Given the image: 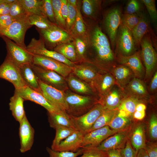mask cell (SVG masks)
Wrapping results in <instances>:
<instances>
[{"label": "cell", "mask_w": 157, "mask_h": 157, "mask_svg": "<svg viewBox=\"0 0 157 157\" xmlns=\"http://www.w3.org/2000/svg\"><path fill=\"white\" fill-rule=\"evenodd\" d=\"M89 53L86 62L98 68L110 72L117 65L115 54L106 35L97 23L92 25L88 30Z\"/></svg>", "instance_id": "obj_1"}, {"label": "cell", "mask_w": 157, "mask_h": 157, "mask_svg": "<svg viewBox=\"0 0 157 157\" xmlns=\"http://www.w3.org/2000/svg\"><path fill=\"white\" fill-rule=\"evenodd\" d=\"M67 106V113L70 116H81L90 110L99 103V99L92 96L80 95L67 90L65 91Z\"/></svg>", "instance_id": "obj_2"}, {"label": "cell", "mask_w": 157, "mask_h": 157, "mask_svg": "<svg viewBox=\"0 0 157 157\" xmlns=\"http://www.w3.org/2000/svg\"><path fill=\"white\" fill-rule=\"evenodd\" d=\"M31 26L28 16L26 15L15 19L8 27L0 28V36H4L14 41L17 44L26 49L24 43L25 35Z\"/></svg>", "instance_id": "obj_3"}, {"label": "cell", "mask_w": 157, "mask_h": 157, "mask_svg": "<svg viewBox=\"0 0 157 157\" xmlns=\"http://www.w3.org/2000/svg\"><path fill=\"white\" fill-rule=\"evenodd\" d=\"M140 51L145 67V79L149 80L155 70L157 65V55L154 48L151 34L148 33L143 37L140 43Z\"/></svg>", "instance_id": "obj_4"}, {"label": "cell", "mask_w": 157, "mask_h": 157, "mask_svg": "<svg viewBox=\"0 0 157 157\" xmlns=\"http://www.w3.org/2000/svg\"><path fill=\"white\" fill-rule=\"evenodd\" d=\"M122 15L120 8L115 6L108 10L104 17V27L109 38L113 51L115 47L116 38L118 30L121 24Z\"/></svg>", "instance_id": "obj_5"}, {"label": "cell", "mask_w": 157, "mask_h": 157, "mask_svg": "<svg viewBox=\"0 0 157 157\" xmlns=\"http://www.w3.org/2000/svg\"><path fill=\"white\" fill-rule=\"evenodd\" d=\"M117 53L125 56L134 53L137 51L131 31L121 24L115 40Z\"/></svg>", "instance_id": "obj_6"}, {"label": "cell", "mask_w": 157, "mask_h": 157, "mask_svg": "<svg viewBox=\"0 0 157 157\" xmlns=\"http://www.w3.org/2000/svg\"><path fill=\"white\" fill-rule=\"evenodd\" d=\"M36 29L45 43L52 48L73 40L72 36L69 33L56 24L47 29H41L37 28Z\"/></svg>", "instance_id": "obj_7"}, {"label": "cell", "mask_w": 157, "mask_h": 157, "mask_svg": "<svg viewBox=\"0 0 157 157\" xmlns=\"http://www.w3.org/2000/svg\"><path fill=\"white\" fill-rule=\"evenodd\" d=\"M105 108L99 102L84 114L77 117L71 116L75 129L84 135L88 133Z\"/></svg>", "instance_id": "obj_8"}, {"label": "cell", "mask_w": 157, "mask_h": 157, "mask_svg": "<svg viewBox=\"0 0 157 157\" xmlns=\"http://www.w3.org/2000/svg\"><path fill=\"white\" fill-rule=\"evenodd\" d=\"M1 37L6 45V56L19 67L26 64L33 63V54L6 37Z\"/></svg>", "instance_id": "obj_9"}, {"label": "cell", "mask_w": 157, "mask_h": 157, "mask_svg": "<svg viewBox=\"0 0 157 157\" xmlns=\"http://www.w3.org/2000/svg\"><path fill=\"white\" fill-rule=\"evenodd\" d=\"M0 78L12 83L15 89L27 86L22 77L19 67L7 56L0 65Z\"/></svg>", "instance_id": "obj_10"}, {"label": "cell", "mask_w": 157, "mask_h": 157, "mask_svg": "<svg viewBox=\"0 0 157 157\" xmlns=\"http://www.w3.org/2000/svg\"><path fill=\"white\" fill-rule=\"evenodd\" d=\"M26 49L33 54L42 55L49 57L71 67H74L76 64L68 60L56 51L47 49L45 47L44 40L41 37L38 40L35 38H32L28 44L26 46Z\"/></svg>", "instance_id": "obj_11"}, {"label": "cell", "mask_w": 157, "mask_h": 157, "mask_svg": "<svg viewBox=\"0 0 157 157\" xmlns=\"http://www.w3.org/2000/svg\"><path fill=\"white\" fill-rule=\"evenodd\" d=\"M32 68L38 78L46 84L65 91L69 89L65 78L57 73L32 64Z\"/></svg>", "instance_id": "obj_12"}, {"label": "cell", "mask_w": 157, "mask_h": 157, "mask_svg": "<svg viewBox=\"0 0 157 157\" xmlns=\"http://www.w3.org/2000/svg\"><path fill=\"white\" fill-rule=\"evenodd\" d=\"M38 81L41 92L49 101L58 109L66 112L65 91L48 85L39 79Z\"/></svg>", "instance_id": "obj_13"}, {"label": "cell", "mask_w": 157, "mask_h": 157, "mask_svg": "<svg viewBox=\"0 0 157 157\" xmlns=\"http://www.w3.org/2000/svg\"><path fill=\"white\" fill-rule=\"evenodd\" d=\"M33 64L56 72L65 78L72 73L73 68L56 60L40 55L33 54Z\"/></svg>", "instance_id": "obj_14"}, {"label": "cell", "mask_w": 157, "mask_h": 157, "mask_svg": "<svg viewBox=\"0 0 157 157\" xmlns=\"http://www.w3.org/2000/svg\"><path fill=\"white\" fill-rule=\"evenodd\" d=\"M121 90L125 97L133 98L142 102L151 98L144 81L135 77Z\"/></svg>", "instance_id": "obj_15"}, {"label": "cell", "mask_w": 157, "mask_h": 157, "mask_svg": "<svg viewBox=\"0 0 157 157\" xmlns=\"http://www.w3.org/2000/svg\"><path fill=\"white\" fill-rule=\"evenodd\" d=\"M16 93L24 100H29L41 106L47 110L48 113H51L60 110L50 103L41 92H38L26 86L15 89Z\"/></svg>", "instance_id": "obj_16"}, {"label": "cell", "mask_w": 157, "mask_h": 157, "mask_svg": "<svg viewBox=\"0 0 157 157\" xmlns=\"http://www.w3.org/2000/svg\"><path fill=\"white\" fill-rule=\"evenodd\" d=\"M115 56L117 63L130 69L135 77L142 80L144 76L145 69L142 62L140 51L129 56H123L118 53Z\"/></svg>", "instance_id": "obj_17"}, {"label": "cell", "mask_w": 157, "mask_h": 157, "mask_svg": "<svg viewBox=\"0 0 157 157\" xmlns=\"http://www.w3.org/2000/svg\"><path fill=\"white\" fill-rule=\"evenodd\" d=\"M120 131L112 130L107 125L90 131L84 135L81 148L88 147H97L107 138Z\"/></svg>", "instance_id": "obj_18"}, {"label": "cell", "mask_w": 157, "mask_h": 157, "mask_svg": "<svg viewBox=\"0 0 157 157\" xmlns=\"http://www.w3.org/2000/svg\"><path fill=\"white\" fill-rule=\"evenodd\" d=\"M115 84V80L112 74L110 72L102 70L91 87L100 99L108 93Z\"/></svg>", "instance_id": "obj_19"}, {"label": "cell", "mask_w": 157, "mask_h": 157, "mask_svg": "<svg viewBox=\"0 0 157 157\" xmlns=\"http://www.w3.org/2000/svg\"><path fill=\"white\" fill-rule=\"evenodd\" d=\"M20 151L24 153L31 148L34 141L35 131L29 122L26 115L19 123Z\"/></svg>", "instance_id": "obj_20"}, {"label": "cell", "mask_w": 157, "mask_h": 157, "mask_svg": "<svg viewBox=\"0 0 157 157\" xmlns=\"http://www.w3.org/2000/svg\"><path fill=\"white\" fill-rule=\"evenodd\" d=\"M102 70L90 63L84 62L79 64H76L73 67L72 73L91 86Z\"/></svg>", "instance_id": "obj_21"}, {"label": "cell", "mask_w": 157, "mask_h": 157, "mask_svg": "<svg viewBox=\"0 0 157 157\" xmlns=\"http://www.w3.org/2000/svg\"><path fill=\"white\" fill-rule=\"evenodd\" d=\"M84 135L76 130L61 141L53 150L59 151L76 152L81 148Z\"/></svg>", "instance_id": "obj_22"}, {"label": "cell", "mask_w": 157, "mask_h": 157, "mask_svg": "<svg viewBox=\"0 0 157 157\" xmlns=\"http://www.w3.org/2000/svg\"><path fill=\"white\" fill-rule=\"evenodd\" d=\"M110 72L113 76L116 84L122 90L134 77V74L128 67L122 65H117Z\"/></svg>", "instance_id": "obj_23"}, {"label": "cell", "mask_w": 157, "mask_h": 157, "mask_svg": "<svg viewBox=\"0 0 157 157\" xmlns=\"http://www.w3.org/2000/svg\"><path fill=\"white\" fill-rule=\"evenodd\" d=\"M69 88L74 92L86 96L95 97L96 95L91 86L72 73L65 78Z\"/></svg>", "instance_id": "obj_24"}, {"label": "cell", "mask_w": 157, "mask_h": 157, "mask_svg": "<svg viewBox=\"0 0 157 157\" xmlns=\"http://www.w3.org/2000/svg\"><path fill=\"white\" fill-rule=\"evenodd\" d=\"M48 119L50 126L54 129L64 126L75 129L71 116L65 111L59 110L48 113Z\"/></svg>", "instance_id": "obj_25"}, {"label": "cell", "mask_w": 157, "mask_h": 157, "mask_svg": "<svg viewBox=\"0 0 157 157\" xmlns=\"http://www.w3.org/2000/svg\"><path fill=\"white\" fill-rule=\"evenodd\" d=\"M126 137L125 132H119L107 138L97 147L99 150L105 152L113 149H121L123 148V144Z\"/></svg>", "instance_id": "obj_26"}, {"label": "cell", "mask_w": 157, "mask_h": 157, "mask_svg": "<svg viewBox=\"0 0 157 157\" xmlns=\"http://www.w3.org/2000/svg\"><path fill=\"white\" fill-rule=\"evenodd\" d=\"M131 32L137 49L140 48L141 40L146 34L150 33L153 37L155 36L150 27L148 20L143 14L139 23L131 31Z\"/></svg>", "instance_id": "obj_27"}, {"label": "cell", "mask_w": 157, "mask_h": 157, "mask_svg": "<svg viewBox=\"0 0 157 157\" xmlns=\"http://www.w3.org/2000/svg\"><path fill=\"white\" fill-rule=\"evenodd\" d=\"M32 64H26L19 67L21 76L27 86L41 92L38 78L32 68Z\"/></svg>", "instance_id": "obj_28"}, {"label": "cell", "mask_w": 157, "mask_h": 157, "mask_svg": "<svg viewBox=\"0 0 157 157\" xmlns=\"http://www.w3.org/2000/svg\"><path fill=\"white\" fill-rule=\"evenodd\" d=\"M81 1H78L76 20L69 33L72 37H79L88 39V30L83 20L81 13Z\"/></svg>", "instance_id": "obj_29"}, {"label": "cell", "mask_w": 157, "mask_h": 157, "mask_svg": "<svg viewBox=\"0 0 157 157\" xmlns=\"http://www.w3.org/2000/svg\"><path fill=\"white\" fill-rule=\"evenodd\" d=\"M122 93L116 88H113L108 93L99 99V102L105 108L114 110L118 108L122 99Z\"/></svg>", "instance_id": "obj_30"}, {"label": "cell", "mask_w": 157, "mask_h": 157, "mask_svg": "<svg viewBox=\"0 0 157 157\" xmlns=\"http://www.w3.org/2000/svg\"><path fill=\"white\" fill-rule=\"evenodd\" d=\"M24 100L14 93L10 99L9 104L10 110L15 120L19 123L26 115L24 106Z\"/></svg>", "instance_id": "obj_31"}, {"label": "cell", "mask_w": 157, "mask_h": 157, "mask_svg": "<svg viewBox=\"0 0 157 157\" xmlns=\"http://www.w3.org/2000/svg\"><path fill=\"white\" fill-rule=\"evenodd\" d=\"M142 103L138 100L130 97H125L123 99L118 107V115L129 118L135 110L137 104Z\"/></svg>", "instance_id": "obj_32"}, {"label": "cell", "mask_w": 157, "mask_h": 157, "mask_svg": "<svg viewBox=\"0 0 157 157\" xmlns=\"http://www.w3.org/2000/svg\"><path fill=\"white\" fill-rule=\"evenodd\" d=\"M53 50L72 62L76 63L78 62L73 41L60 44L54 47Z\"/></svg>", "instance_id": "obj_33"}, {"label": "cell", "mask_w": 157, "mask_h": 157, "mask_svg": "<svg viewBox=\"0 0 157 157\" xmlns=\"http://www.w3.org/2000/svg\"><path fill=\"white\" fill-rule=\"evenodd\" d=\"M82 12L86 17L95 18L100 12L102 1L83 0L81 1Z\"/></svg>", "instance_id": "obj_34"}, {"label": "cell", "mask_w": 157, "mask_h": 157, "mask_svg": "<svg viewBox=\"0 0 157 157\" xmlns=\"http://www.w3.org/2000/svg\"><path fill=\"white\" fill-rule=\"evenodd\" d=\"M118 112V110L117 109L109 110L105 108L97 118L88 132L108 125Z\"/></svg>", "instance_id": "obj_35"}, {"label": "cell", "mask_w": 157, "mask_h": 157, "mask_svg": "<svg viewBox=\"0 0 157 157\" xmlns=\"http://www.w3.org/2000/svg\"><path fill=\"white\" fill-rule=\"evenodd\" d=\"M131 142L136 153L141 149H145V136L142 125L138 126L134 131L131 138Z\"/></svg>", "instance_id": "obj_36"}, {"label": "cell", "mask_w": 157, "mask_h": 157, "mask_svg": "<svg viewBox=\"0 0 157 157\" xmlns=\"http://www.w3.org/2000/svg\"><path fill=\"white\" fill-rule=\"evenodd\" d=\"M20 0L28 16L31 15H38L45 17L42 10L43 0Z\"/></svg>", "instance_id": "obj_37"}, {"label": "cell", "mask_w": 157, "mask_h": 157, "mask_svg": "<svg viewBox=\"0 0 157 157\" xmlns=\"http://www.w3.org/2000/svg\"><path fill=\"white\" fill-rule=\"evenodd\" d=\"M74 43L78 62H86V53L88 47V39L73 37Z\"/></svg>", "instance_id": "obj_38"}, {"label": "cell", "mask_w": 157, "mask_h": 157, "mask_svg": "<svg viewBox=\"0 0 157 157\" xmlns=\"http://www.w3.org/2000/svg\"><path fill=\"white\" fill-rule=\"evenodd\" d=\"M55 129L56 135L51 148L53 150H54L61 141L76 131L74 129L64 126H58Z\"/></svg>", "instance_id": "obj_39"}, {"label": "cell", "mask_w": 157, "mask_h": 157, "mask_svg": "<svg viewBox=\"0 0 157 157\" xmlns=\"http://www.w3.org/2000/svg\"><path fill=\"white\" fill-rule=\"evenodd\" d=\"M30 24L35 25L37 28L46 29L52 26L54 24L46 17L40 15H31L28 16Z\"/></svg>", "instance_id": "obj_40"}, {"label": "cell", "mask_w": 157, "mask_h": 157, "mask_svg": "<svg viewBox=\"0 0 157 157\" xmlns=\"http://www.w3.org/2000/svg\"><path fill=\"white\" fill-rule=\"evenodd\" d=\"M142 15L141 13L132 14H122L121 24L131 31L139 23Z\"/></svg>", "instance_id": "obj_41"}, {"label": "cell", "mask_w": 157, "mask_h": 157, "mask_svg": "<svg viewBox=\"0 0 157 157\" xmlns=\"http://www.w3.org/2000/svg\"><path fill=\"white\" fill-rule=\"evenodd\" d=\"M56 24L62 29L66 30V23L63 18L61 12V0H51Z\"/></svg>", "instance_id": "obj_42"}, {"label": "cell", "mask_w": 157, "mask_h": 157, "mask_svg": "<svg viewBox=\"0 0 157 157\" xmlns=\"http://www.w3.org/2000/svg\"><path fill=\"white\" fill-rule=\"evenodd\" d=\"M9 14L14 19L27 15L20 0H15L11 4Z\"/></svg>", "instance_id": "obj_43"}, {"label": "cell", "mask_w": 157, "mask_h": 157, "mask_svg": "<svg viewBox=\"0 0 157 157\" xmlns=\"http://www.w3.org/2000/svg\"><path fill=\"white\" fill-rule=\"evenodd\" d=\"M129 122V118L119 116L117 113L111 119L108 126L113 130H120L127 126Z\"/></svg>", "instance_id": "obj_44"}, {"label": "cell", "mask_w": 157, "mask_h": 157, "mask_svg": "<svg viewBox=\"0 0 157 157\" xmlns=\"http://www.w3.org/2000/svg\"><path fill=\"white\" fill-rule=\"evenodd\" d=\"M46 150L49 157H77L82 155L83 152L82 148L76 152L59 151L53 150L48 147H47Z\"/></svg>", "instance_id": "obj_45"}, {"label": "cell", "mask_w": 157, "mask_h": 157, "mask_svg": "<svg viewBox=\"0 0 157 157\" xmlns=\"http://www.w3.org/2000/svg\"><path fill=\"white\" fill-rule=\"evenodd\" d=\"M82 148L83 152L80 157H107L106 152L99 150L97 147H88Z\"/></svg>", "instance_id": "obj_46"}, {"label": "cell", "mask_w": 157, "mask_h": 157, "mask_svg": "<svg viewBox=\"0 0 157 157\" xmlns=\"http://www.w3.org/2000/svg\"><path fill=\"white\" fill-rule=\"evenodd\" d=\"M42 10L44 16L51 22L56 24L51 0H43Z\"/></svg>", "instance_id": "obj_47"}, {"label": "cell", "mask_w": 157, "mask_h": 157, "mask_svg": "<svg viewBox=\"0 0 157 157\" xmlns=\"http://www.w3.org/2000/svg\"><path fill=\"white\" fill-rule=\"evenodd\" d=\"M67 5L68 9V15L66 22V31L69 33L75 22L77 11L76 8L68 2Z\"/></svg>", "instance_id": "obj_48"}, {"label": "cell", "mask_w": 157, "mask_h": 157, "mask_svg": "<svg viewBox=\"0 0 157 157\" xmlns=\"http://www.w3.org/2000/svg\"><path fill=\"white\" fill-rule=\"evenodd\" d=\"M141 2L145 6L152 22L154 23L156 22L157 20V11L155 1L142 0Z\"/></svg>", "instance_id": "obj_49"}, {"label": "cell", "mask_w": 157, "mask_h": 157, "mask_svg": "<svg viewBox=\"0 0 157 157\" xmlns=\"http://www.w3.org/2000/svg\"><path fill=\"white\" fill-rule=\"evenodd\" d=\"M141 3L137 0H131L128 3L125 10V14H132L140 13Z\"/></svg>", "instance_id": "obj_50"}, {"label": "cell", "mask_w": 157, "mask_h": 157, "mask_svg": "<svg viewBox=\"0 0 157 157\" xmlns=\"http://www.w3.org/2000/svg\"><path fill=\"white\" fill-rule=\"evenodd\" d=\"M149 132L151 138L156 140L157 138V117L154 113L151 115L150 119Z\"/></svg>", "instance_id": "obj_51"}, {"label": "cell", "mask_w": 157, "mask_h": 157, "mask_svg": "<svg viewBox=\"0 0 157 157\" xmlns=\"http://www.w3.org/2000/svg\"><path fill=\"white\" fill-rule=\"evenodd\" d=\"M121 151L122 157H135L136 154L129 140H127L125 146L121 149Z\"/></svg>", "instance_id": "obj_52"}, {"label": "cell", "mask_w": 157, "mask_h": 157, "mask_svg": "<svg viewBox=\"0 0 157 157\" xmlns=\"http://www.w3.org/2000/svg\"><path fill=\"white\" fill-rule=\"evenodd\" d=\"M15 19H13L9 14L0 16V28L8 27Z\"/></svg>", "instance_id": "obj_53"}, {"label": "cell", "mask_w": 157, "mask_h": 157, "mask_svg": "<svg viewBox=\"0 0 157 157\" xmlns=\"http://www.w3.org/2000/svg\"><path fill=\"white\" fill-rule=\"evenodd\" d=\"M145 149L149 157H157V146L156 144H146Z\"/></svg>", "instance_id": "obj_54"}, {"label": "cell", "mask_w": 157, "mask_h": 157, "mask_svg": "<svg viewBox=\"0 0 157 157\" xmlns=\"http://www.w3.org/2000/svg\"><path fill=\"white\" fill-rule=\"evenodd\" d=\"M61 12L62 15L63 19L66 22L68 15L67 0H61Z\"/></svg>", "instance_id": "obj_55"}, {"label": "cell", "mask_w": 157, "mask_h": 157, "mask_svg": "<svg viewBox=\"0 0 157 157\" xmlns=\"http://www.w3.org/2000/svg\"><path fill=\"white\" fill-rule=\"evenodd\" d=\"M11 3L5 2L0 4V16L9 14Z\"/></svg>", "instance_id": "obj_56"}, {"label": "cell", "mask_w": 157, "mask_h": 157, "mask_svg": "<svg viewBox=\"0 0 157 157\" xmlns=\"http://www.w3.org/2000/svg\"><path fill=\"white\" fill-rule=\"evenodd\" d=\"M157 88V72L154 73L150 82V90L152 92L156 91Z\"/></svg>", "instance_id": "obj_57"}, {"label": "cell", "mask_w": 157, "mask_h": 157, "mask_svg": "<svg viewBox=\"0 0 157 157\" xmlns=\"http://www.w3.org/2000/svg\"><path fill=\"white\" fill-rule=\"evenodd\" d=\"M107 157H122L121 149H115L106 151Z\"/></svg>", "instance_id": "obj_58"}, {"label": "cell", "mask_w": 157, "mask_h": 157, "mask_svg": "<svg viewBox=\"0 0 157 157\" xmlns=\"http://www.w3.org/2000/svg\"><path fill=\"white\" fill-rule=\"evenodd\" d=\"M145 115V111H135L133 114L134 118L139 120L143 119L144 118Z\"/></svg>", "instance_id": "obj_59"}, {"label": "cell", "mask_w": 157, "mask_h": 157, "mask_svg": "<svg viewBox=\"0 0 157 157\" xmlns=\"http://www.w3.org/2000/svg\"><path fill=\"white\" fill-rule=\"evenodd\" d=\"M135 157H149L146 150L144 149L139 150L136 153Z\"/></svg>", "instance_id": "obj_60"}, {"label": "cell", "mask_w": 157, "mask_h": 157, "mask_svg": "<svg viewBox=\"0 0 157 157\" xmlns=\"http://www.w3.org/2000/svg\"><path fill=\"white\" fill-rule=\"evenodd\" d=\"M146 108V106L144 104L142 103H140L136 105L135 111H145Z\"/></svg>", "instance_id": "obj_61"}, {"label": "cell", "mask_w": 157, "mask_h": 157, "mask_svg": "<svg viewBox=\"0 0 157 157\" xmlns=\"http://www.w3.org/2000/svg\"><path fill=\"white\" fill-rule=\"evenodd\" d=\"M67 2L75 8H76L77 5L78 1L76 0H67Z\"/></svg>", "instance_id": "obj_62"}, {"label": "cell", "mask_w": 157, "mask_h": 157, "mask_svg": "<svg viewBox=\"0 0 157 157\" xmlns=\"http://www.w3.org/2000/svg\"><path fill=\"white\" fill-rule=\"evenodd\" d=\"M5 2H6L5 1V0H0V4Z\"/></svg>", "instance_id": "obj_63"}]
</instances>
